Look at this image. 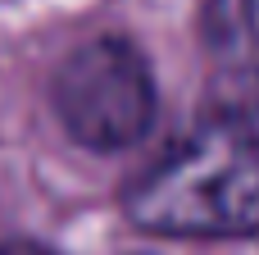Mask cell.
Wrapping results in <instances>:
<instances>
[{
	"instance_id": "obj_3",
	"label": "cell",
	"mask_w": 259,
	"mask_h": 255,
	"mask_svg": "<svg viewBox=\"0 0 259 255\" xmlns=\"http://www.w3.org/2000/svg\"><path fill=\"white\" fill-rule=\"evenodd\" d=\"M205 41L228 68L259 78V0H205Z\"/></svg>"
},
{
	"instance_id": "obj_2",
	"label": "cell",
	"mask_w": 259,
	"mask_h": 255,
	"mask_svg": "<svg viewBox=\"0 0 259 255\" xmlns=\"http://www.w3.org/2000/svg\"><path fill=\"white\" fill-rule=\"evenodd\" d=\"M55 110L87 151H127L155 123V78L146 55L123 37L77 46L55 73Z\"/></svg>"
},
{
	"instance_id": "obj_4",
	"label": "cell",
	"mask_w": 259,
	"mask_h": 255,
	"mask_svg": "<svg viewBox=\"0 0 259 255\" xmlns=\"http://www.w3.org/2000/svg\"><path fill=\"white\" fill-rule=\"evenodd\" d=\"M0 255H50V251H41V246H27V242H9V246H0Z\"/></svg>"
},
{
	"instance_id": "obj_1",
	"label": "cell",
	"mask_w": 259,
	"mask_h": 255,
	"mask_svg": "<svg viewBox=\"0 0 259 255\" xmlns=\"http://www.w3.org/2000/svg\"><path fill=\"white\" fill-rule=\"evenodd\" d=\"M127 219L150 237H250L259 233V105L200 119L123 196Z\"/></svg>"
}]
</instances>
